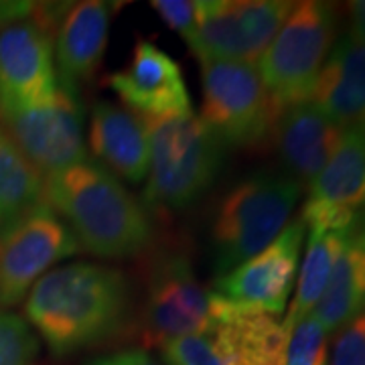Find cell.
Here are the masks:
<instances>
[{
    "label": "cell",
    "mask_w": 365,
    "mask_h": 365,
    "mask_svg": "<svg viewBox=\"0 0 365 365\" xmlns=\"http://www.w3.org/2000/svg\"><path fill=\"white\" fill-rule=\"evenodd\" d=\"M227 302L197 280L189 252L163 246L148 258L143 304L146 345L207 331L222 319Z\"/></svg>",
    "instance_id": "6"
},
{
    "label": "cell",
    "mask_w": 365,
    "mask_h": 365,
    "mask_svg": "<svg viewBox=\"0 0 365 365\" xmlns=\"http://www.w3.org/2000/svg\"><path fill=\"white\" fill-rule=\"evenodd\" d=\"M343 130L313 102H300L282 108L276 116L270 146L276 148L282 173L300 187L323 170L335 155Z\"/></svg>",
    "instance_id": "15"
},
{
    "label": "cell",
    "mask_w": 365,
    "mask_h": 365,
    "mask_svg": "<svg viewBox=\"0 0 365 365\" xmlns=\"http://www.w3.org/2000/svg\"><path fill=\"white\" fill-rule=\"evenodd\" d=\"M359 225H361V227H364V230H365V220H361V222H359Z\"/></svg>",
    "instance_id": "29"
},
{
    "label": "cell",
    "mask_w": 365,
    "mask_h": 365,
    "mask_svg": "<svg viewBox=\"0 0 365 365\" xmlns=\"http://www.w3.org/2000/svg\"><path fill=\"white\" fill-rule=\"evenodd\" d=\"M78 250L69 227L45 201L0 232V309L21 304L53 264Z\"/></svg>",
    "instance_id": "10"
},
{
    "label": "cell",
    "mask_w": 365,
    "mask_h": 365,
    "mask_svg": "<svg viewBox=\"0 0 365 365\" xmlns=\"http://www.w3.org/2000/svg\"><path fill=\"white\" fill-rule=\"evenodd\" d=\"M335 335L329 365H365V311Z\"/></svg>",
    "instance_id": "25"
},
{
    "label": "cell",
    "mask_w": 365,
    "mask_h": 365,
    "mask_svg": "<svg viewBox=\"0 0 365 365\" xmlns=\"http://www.w3.org/2000/svg\"><path fill=\"white\" fill-rule=\"evenodd\" d=\"M43 201L91 256L130 260L155 248L157 232L146 205L96 160L86 158L43 179Z\"/></svg>",
    "instance_id": "2"
},
{
    "label": "cell",
    "mask_w": 365,
    "mask_h": 365,
    "mask_svg": "<svg viewBox=\"0 0 365 365\" xmlns=\"http://www.w3.org/2000/svg\"><path fill=\"white\" fill-rule=\"evenodd\" d=\"M337 9L321 0L297 2L284 25L258 59L264 88L278 112L311 102L319 73L337 35Z\"/></svg>",
    "instance_id": "5"
},
{
    "label": "cell",
    "mask_w": 365,
    "mask_h": 365,
    "mask_svg": "<svg viewBox=\"0 0 365 365\" xmlns=\"http://www.w3.org/2000/svg\"><path fill=\"white\" fill-rule=\"evenodd\" d=\"M311 102L341 130H365V45L339 35L319 73Z\"/></svg>",
    "instance_id": "17"
},
{
    "label": "cell",
    "mask_w": 365,
    "mask_h": 365,
    "mask_svg": "<svg viewBox=\"0 0 365 365\" xmlns=\"http://www.w3.org/2000/svg\"><path fill=\"white\" fill-rule=\"evenodd\" d=\"M55 90L53 37L31 11L0 29V108L41 104Z\"/></svg>",
    "instance_id": "13"
},
{
    "label": "cell",
    "mask_w": 365,
    "mask_h": 365,
    "mask_svg": "<svg viewBox=\"0 0 365 365\" xmlns=\"http://www.w3.org/2000/svg\"><path fill=\"white\" fill-rule=\"evenodd\" d=\"M153 9L160 14V19L173 31H177L181 35L182 39H187L193 33L199 2H193V0H155Z\"/></svg>",
    "instance_id": "26"
},
{
    "label": "cell",
    "mask_w": 365,
    "mask_h": 365,
    "mask_svg": "<svg viewBox=\"0 0 365 365\" xmlns=\"http://www.w3.org/2000/svg\"><path fill=\"white\" fill-rule=\"evenodd\" d=\"M108 86L143 118H158L189 112L191 98L179 63L153 41H138L128 66L114 71Z\"/></svg>",
    "instance_id": "14"
},
{
    "label": "cell",
    "mask_w": 365,
    "mask_h": 365,
    "mask_svg": "<svg viewBox=\"0 0 365 365\" xmlns=\"http://www.w3.org/2000/svg\"><path fill=\"white\" fill-rule=\"evenodd\" d=\"M365 311V230L357 223L345 235V244L331 272L325 294L313 314L329 335Z\"/></svg>",
    "instance_id": "19"
},
{
    "label": "cell",
    "mask_w": 365,
    "mask_h": 365,
    "mask_svg": "<svg viewBox=\"0 0 365 365\" xmlns=\"http://www.w3.org/2000/svg\"><path fill=\"white\" fill-rule=\"evenodd\" d=\"M302 187L282 170H256L220 199L211 220V256L217 276L270 246L288 225Z\"/></svg>",
    "instance_id": "4"
},
{
    "label": "cell",
    "mask_w": 365,
    "mask_h": 365,
    "mask_svg": "<svg viewBox=\"0 0 365 365\" xmlns=\"http://www.w3.org/2000/svg\"><path fill=\"white\" fill-rule=\"evenodd\" d=\"M201 120L223 146H270L278 108L264 88L258 67L240 61H201Z\"/></svg>",
    "instance_id": "7"
},
{
    "label": "cell",
    "mask_w": 365,
    "mask_h": 365,
    "mask_svg": "<svg viewBox=\"0 0 365 365\" xmlns=\"http://www.w3.org/2000/svg\"><path fill=\"white\" fill-rule=\"evenodd\" d=\"M43 203V179L0 128V232Z\"/></svg>",
    "instance_id": "21"
},
{
    "label": "cell",
    "mask_w": 365,
    "mask_h": 365,
    "mask_svg": "<svg viewBox=\"0 0 365 365\" xmlns=\"http://www.w3.org/2000/svg\"><path fill=\"white\" fill-rule=\"evenodd\" d=\"M158 349L167 365H230L227 353L213 329L165 341Z\"/></svg>",
    "instance_id": "22"
},
{
    "label": "cell",
    "mask_w": 365,
    "mask_h": 365,
    "mask_svg": "<svg viewBox=\"0 0 365 365\" xmlns=\"http://www.w3.org/2000/svg\"><path fill=\"white\" fill-rule=\"evenodd\" d=\"M86 365H160L150 355V353L143 351V349H126V351L108 353V355H100L93 357Z\"/></svg>",
    "instance_id": "27"
},
{
    "label": "cell",
    "mask_w": 365,
    "mask_h": 365,
    "mask_svg": "<svg viewBox=\"0 0 365 365\" xmlns=\"http://www.w3.org/2000/svg\"><path fill=\"white\" fill-rule=\"evenodd\" d=\"M307 237L302 220L290 222L270 246L232 272L222 274L213 282V292L240 309L282 314L290 292L297 284L300 254Z\"/></svg>",
    "instance_id": "11"
},
{
    "label": "cell",
    "mask_w": 365,
    "mask_h": 365,
    "mask_svg": "<svg viewBox=\"0 0 365 365\" xmlns=\"http://www.w3.org/2000/svg\"><path fill=\"white\" fill-rule=\"evenodd\" d=\"M309 232H351L365 220V130H345L335 155L309 182L300 211Z\"/></svg>",
    "instance_id": "12"
},
{
    "label": "cell",
    "mask_w": 365,
    "mask_h": 365,
    "mask_svg": "<svg viewBox=\"0 0 365 365\" xmlns=\"http://www.w3.org/2000/svg\"><path fill=\"white\" fill-rule=\"evenodd\" d=\"M90 146L96 163L114 177L140 182L148 175V130L143 118L112 102H98L90 118Z\"/></svg>",
    "instance_id": "18"
},
{
    "label": "cell",
    "mask_w": 365,
    "mask_h": 365,
    "mask_svg": "<svg viewBox=\"0 0 365 365\" xmlns=\"http://www.w3.org/2000/svg\"><path fill=\"white\" fill-rule=\"evenodd\" d=\"M345 235L347 234L341 232H309L307 235L309 242L297 276V294L282 321L287 333H290L292 327L300 323L304 317L313 313L321 297L325 294L331 272L345 244Z\"/></svg>",
    "instance_id": "20"
},
{
    "label": "cell",
    "mask_w": 365,
    "mask_h": 365,
    "mask_svg": "<svg viewBox=\"0 0 365 365\" xmlns=\"http://www.w3.org/2000/svg\"><path fill=\"white\" fill-rule=\"evenodd\" d=\"M329 337L313 313L304 317L288 333L284 365H327Z\"/></svg>",
    "instance_id": "23"
},
{
    "label": "cell",
    "mask_w": 365,
    "mask_h": 365,
    "mask_svg": "<svg viewBox=\"0 0 365 365\" xmlns=\"http://www.w3.org/2000/svg\"><path fill=\"white\" fill-rule=\"evenodd\" d=\"M0 124L41 179L88 158L78 90L59 78L49 100L29 108H0Z\"/></svg>",
    "instance_id": "8"
},
{
    "label": "cell",
    "mask_w": 365,
    "mask_h": 365,
    "mask_svg": "<svg viewBox=\"0 0 365 365\" xmlns=\"http://www.w3.org/2000/svg\"><path fill=\"white\" fill-rule=\"evenodd\" d=\"M128 274L90 262L49 270L25 299L26 323L55 355H71L118 339L134 319Z\"/></svg>",
    "instance_id": "1"
},
{
    "label": "cell",
    "mask_w": 365,
    "mask_h": 365,
    "mask_svg": "<svg viewBox=\"0 0 365 365\" xmlns=\"http://www.w3.org/2000/svg\"><path fill=\"white\" fill-rule=\"evenodd\" d=\"M110 21L112 6L108 2H69L53 31L57 78L73 88L93 78L104 59Z\"/></svg>",
    "instance_id": "16"
},
{
    "label": "cell",
    "mask_w": 365,
    "mask_h": 365,
    "mask_svg": "<svg viewBox=\"0 0 365 365\" xmlns=\"http://www.w3.org/2000/svg\"><path fill=\"white\" fill-rule=\"evenodd\" d=\"M143 120L150 146L146 205L160 211L191 207L220 177L225 146L193 110Z\"/></svg>",
    "instance_id": "3"
},
{
    "label": "cell",
    "mask_w": 365,
    "mask_h": 365,
    "mask_svg": "<svg viewBox=\"0 0 365 365\" xmlns=\"http://www.w3.org/2000/svg\"><path fill=\"white\" fill-rule=\"evenodd\" d=\"M297 2L288 0H201L187 45L199 61L256 66Z\"/></svg>",
    "instance_id": "9"
},
{
    "label": "cell",
    "mask_w": 365,
    "mask_h": 365,
    "mask_svg": "<svg viewBox=\"0 0 365 365\" xmlns=\"http://www.w3.org/2000/svg\"><path fill=\"white\" fill-rule=\"evenodd\" d=\"M39 341L23 317L0 309V365H35Z\"/></svg>",
    "instance_id": "24"
},
{
    "label": "cell",
    "mask_w": 365,
    "mask_h": 365,
    "mask_svg": "<svg viewBox=\"0 0 365 365\" xmlns=\"http://www.w3.org/2000/svg\"><path fill=\"white\" fill-rule=\"evenodd\" d=\"M349 13V23H351V33L355 39L365 45V0H355L347 4Z\"/></svg>",
    "instance_id": "28"
}]
</instances>
